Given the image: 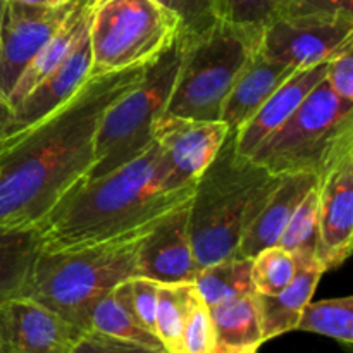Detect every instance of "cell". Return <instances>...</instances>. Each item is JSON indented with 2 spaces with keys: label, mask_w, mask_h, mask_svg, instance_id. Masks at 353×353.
<instances>
[{
  "label": "cell",
  "mask_w": 353,
  "mask_h": 353,
  "mask_svg": "<svg viewBox=\"0 0 353 353\" xmlns=\"http://www.w3.org/2000/svg\"><path fill=\"white\" fill-rule=\"evenodd\" d=\"M145 65L88 76L57 109L0 138V233L37 230L88 178L100 121L141 81Z\"/></svg>",
  "instance_id": "obj_1"
},
{
  "label": "cell",
  "mask_w": 353,
  "mask_h": 353,
  "mask_svg": "<svg viewBox=\"0 0 353 353\" xmlns=\"http://www.w3.org/2000/svg\"><path fill=\"white\" fill-rule=\"evenodd\" d=\"M88 26L90 6H76L74 3L68 19L55 31L54 37L38 50V54L31 59L30 64L24 68V71L17 78L16 85H14L12 92L7 99L10 107L16 105L30 90H33L41 79L47 78L57 65L64 62V59L71 54L76 43L81 40L83 34L88 31Z\"/></svg>",
  "instance_id": "obj_20"
},
{
  "label": "cell",
  "mask_w": 353,
  "mask_h": 353,
  "mask_svg": "<svg viewBox=\"0 0 353 353\" xmlns=\"http://www.w3.org/2000/svg\"><path fill=\"white\" fill-rule=\"evenodd\" d=\"M283 6L285 0H214V17L262 31L281 16Z\"/></svg>",
  "instance_id": "obj_29"
},
{
  "label": "cell",
  "mask_w": 353,
  "mask_h": 353,
  "mask_svg": "<svg viewBox=\"0 0 353 353\" xmlns=\"http://www.w3.org/2000/svg\"><path fill=\"white\" fill-rule=\"evenodd\" d=\"M178 353H214V327L209 307L196 293L183 326Z\"/></svg>",
  "instance_id": "obj_30"
},
{
  "label": "cell",
  "mask_w": 353,
  "mask_h": 353,
  "mask_svg": "<svg viewBox=\"0 0 353 353\" xmlns=\"http://www.w3.org/2000/svg\"><path fill=\"white\" fill-rule=\"evenodd\" d=\"M10 117H12V107H10V103L6 99L0 97V137L6 133L7 126L10 123Z\"/></svg>",
  "instance_id": "obj_36"
},
{
  "label": "cell",
  "mask_w": 353,
  "mask_h": 353,
  "mask_svg": "<svg viewBox=\"0 0 353 353\" xmlns=\"http://www.w3.org/2000/svg\"><path fill=\"white\" fill-rule=\"evenodd\" d=\"M353 48V19L347 17L281 16L261 33L259 52L293 68L333 61Z\"/></svg>",
  "instance_id": "obj_9"
},
{
  "label": "cell",
  "mask_w": 353,
  "mask_h": 353,
  "mask_svg": "<svg viewBox=\"0 0 353 353\" xmlns=\"http://www.w3.org/2000/svg\"><path fill=\"white\" fill-rule=\"evenodd\" d=\"M68 353H168L164 348L145 347L133 341L85 331Z\"/></svg>",
  "instance_id": "obj_33"
},
{
  "label": "cell",
  "mask_w": 353,
  "mask_h": 353,
  "mask_svg": "<svg viewBox=\"0 0 353 353\" xmlns=\"http://www.w3.org/2000/svg\"><path fill=\"white\" fill-rule=\"evenodd\" d=\"M179 19L183 33H200L216 21L214 0H157Z\"/></svg>",
  "instance_id": "obj_31"
},
{
  "label": "cell",
  "mask_w": 353,
  "mask_h": 353,
  "mask_svg": "<svg viewBox=\"0 0 353 353\" xmlns=\"http://www.w3.org/2000/svg\"><path fill=\"white\" fill-rule=\"evenodd\" d=\"M74 3L40 7L0 0V97L9 99L31 59L54 37Z\"/></svg>",
  "instance_id": "obj_10"
},
{
  "label": "cell",
  "mask_w": 353,
  "mask_h": 353,
  "mask_svg": "<svg viewBox=\"0 0 353 353\" xmlns=\"http://www.w3.org/2000/svg\"><path fill=\"white\" fill-rule=\"evenodd\" d=\"M196 293L207 307L255 293L252 285V259L231 257L200 269L193 279Z\"/></svg>",
  "instance_id": "obj_24"
},
{
  "label": "cell",
  "mask_w": 353,
  "mask_h": 353,
  "mask_svg": "<svg viewBox=\"0 0 353 353\" xmlns=\"http://www.w3.org/2000/svg\"><path fill=\"white\" fill-rule=\"evenodd\" d=\"M316 183L317 176L310 172L283 176L274 192L245 230L233 257L254 259L259 252L276 247L293 212Z\"/></svg>",
  "instance_id": "obj_17"
},
{
  "label": "cell",
  "mask_w": 353,
  "mask_h": 353,
  "mask_svg": "<svg viewBox=\"0 0 353 353\" xmlns=\"http://www.w3.org/2000/svg\"><path fill=\"white\" fill-rule=\"evenodd\" d=\"M324 274L319 264L296 268L295 278L283 292L276 295H257L259 317H261L262 340L268 341L281 334L295 331L300 316L307 303L312 300L321 276Z\"/></svg>",
  "instance_id": "obj_19"
},
{
  "label": "cell",
  "mask_w": 353,
  "mask_h": 353,
  "mask_svg": "<svg viewBox=\"0 0 353 353\" xmlns=\"http://www.w3.org/2000/svg\"><path fill=\"white\" fill-rule=\"evenodd\" d=\"M281 16L347 17V19H353V0H285Z\"/></svg>",
  "instance_id": "obj_34"
},
{
  "label": "cell",
  "mask_w": 353,
  "mask_h": 353,
  "mask_svg": "<svg viewBox=\"0 0 353 353\" xmlns=\"http://www.w3.org/2000/svg\"><path fill=\"white\" fill-rule=\"evenodd\" d=\"M209 312L214 327V353H241L264 343L255 293L216 303L209 307Z\"/></svg>",
  "instance_id": "obj_21"
},
{
  "label": "cell",
  "mask_w": 353,
  "mask_h": 353,
  "mask_svg": "<svg viewBox=\"0 0 353 353\" xmlns=\"http://www.w3.org/2000/svg\"><path fill=\"white\" fill-rule=\"evenodd\" d=\"M178 186L157 140L128 164L71 190L37 228L41 252H68L162 219L192 199Z\"/></svg>",
  "instance_id": "obj_2"
},
{
  "label": "cell",
  "mask_w": 353,
  "mask_h": 353,
  "mask_svg": "<svg viewBox=\"0 0 353 353\" xmlns=\"http://www.w3.org/2000/svg\"><path fill=\"white\" fill-rule=\"evenodd\" d=\"M196 290L193 283H161L155 310V336L168 353H178L183 326Z\"/></svg>",
  "instance_id": "obj_26"
},
{
  "label": "cell",
  "mask_w": 353,
  "mask_h": 353,
  "mask_svg": "<svg viewBox=\"0 0 353 353\" xmlns=\"http://www.w3.org/2000/svg\"><path fill=\"white\" fill-rule=\"evenodd\" d=\"M295 274V259L279 245L265 248L252 259V285L257 295H276L283 292Z\"/></svg>",
  "instance_id": "obj_28"
},
{
  "label": "cell",
  "mask_w": 353,
  "mask_h": 353,
  "mask_svg": "<svg viewBox=\"0 0 353 353\" xmlns=\"http://www.w3.org/2000/svg\"><path fill=\"white\" fill-rule=\"evenodd\" d=\"M52 353H68V352H52Z\"/></svg>",
  "instance_id": "obj_40"
},
{
  "label": "cell",
  "mask_w": 353,
  "mask_h": 353,
  "mask_svg": "<svg viewBox=\"0 0 353 353\" xmlns=\"http://www.w3.org/2000/svg\"><path fill=\"white\" fill-rule=\"evenodd\" d=\"M181 31L157 0H95L90 6V76L145 65Z\"/></svg>",
  "instance_id": "obj_8"
},
{
  "label": "cell",
  "mask_w": 353,
  "mask_h": 353,
  "mask_svg": "<svg viewBox=\"0 0 353 353\" xmlns=\"http://www.w3.org/2000/svg\"><path fill=\"white\" fill-rule=\"evenodd\" d=\"M83 333L26 296L0 302V353L69 352Z\"/></svg>",
  "instance_id": "obj_12"
},
{
  "label": "cell",
  "mask_w": 353,
  "mask_h": 353,
  "mask_svg": "<svg viewBox=\"0 0 353 353\" xmlns=\"http://www.w3.org/2000/svg\"><path fill=\"white\" fill-rule=\"evenodd\" d=\"M12 2L26 3V6H40V7H57L64 6L69 0H12Z\"/></svg>",
  "instance_id": "obj_37"
},
{
  "label": "cell",
  "mask_w": 353,
  "mask_h": 353,
  "mask_svg": "<svg viewBox=\"0 0 353 353\" xmlns=\"http://www.w3.org/2000/svg\"><path fill=\"white\" fill-rule=\"evenodd\" d=\"M90 68H92V54H90L88 31H86L71 54L64 59V62L12 107V117L2 137H10L26 130L62 105L86 81L90 76Z\"/></svg>",
  "instance_id": "obj_15"
},
{
  "label": "cell",
  "mask_w": 353,
  "mask_h": 353,
  "mask_svg": "<svg viewBox=\"0 0 353 353\" xmlns=\"http://www.w3.org/2000/svg\"><path fill=\"white\" fill-rule=\"evenodd\" d=\"M261 30L216 19L200 33H183L181 62L164 116L219 121L238 72L261 41Z\"/></svg>",
  "instance_id": "obj_6"
},
{
  "label": "cell",
  "mask_w": 353,
  "mask_h": 353,
  "mask_svg": "<svg viewBox=\"0 0 353 353\" xmlns=\"http://www.w3.org/2000/svg\"><path fill=\"white\" fill-rule=\"evenodd\" d=\"M134 316L138 317L141 326L155 334V310H157V295L161 283L154 279L133 276L128 279Z\"/></svg>",
  "instance_id": "obj_32"
},
{
  "label": "cell",
  "mask_w": 353,
  "mask_h": 353,
  "mask_svg": "<svg viewBox=\"0 0 353 353\" xmlns=\"http://www.w3.org/2000/svg\"><path fill=\"white\" fill-rule=\"evenodd\" d=\"M348 152H353V102L338 97L324 78L248 157L276 176L310 172L319 179Z\"/></svg>",
  "instance_id": "obj_5"
},
{
  "label": "cell",
  "mask_w": 353,
  "mask_h": 353,
  "mask_svg": "<svg viewBox=\"0 0 353 353\" xmlns=\"http://www.w3.org/2000/svg\"><path fill=\"white\" fill-rule=\"evenodd\" d=\"M281 178L240 154L236 133L228 131L190 199L188 231L199 271L233 257L245 230Z\"/></svg>",
  "instance_id": "obj_3"
},
{
  "label": "cell",
  "mask_w": 353,
  "mask_h": 353,
  "mask_svg": "<svg viewBox=\"0 0 353 353\" xmlns=\"http://www.w3.org/2000/svg\"><path fill=\"white\" fill-rule=\"evenodd\" d=\"M86 331L133 341V343L145 345V347L164 348L159 338L148 330H145L138 317L134 316L128 281L117 285L116 288L110 290L107 295H103L95 303V307L90 312L88 330Z\"/></svg>",
  "instance_id": "obj_22"
},
{
  "label": "cell",
  "mask_w": 353,
  "mask_h": 353,
  "mask_svg": "<svg viewBox=\"0 0 353 353\" xmlns=\"http://www.w3.org/2000/svg\"><path fill=\"white\" fill-rule=\"evenodd\" d=\"M278 245L295 259L296 268L317 262V245H319V185L309 190L300 205L286 224Z\"/></svg>",
  "instance_id": "obj_25"
},
{
  "label": "cell",
  "mask_w": 353,
  "mask_h": 353,
  "mask_svg": "<svg viewBox=\"0 0 353 353\" xmlns=\"http://www.w3.org/2000/svg\"><path fill=\"white\" fill-rule=\"evenodd\" d=\"M327 64L300 68L264 102V105L236 131V148L240 154L250 155L272 131L278 130L309 97V93L326 78Z\"/></svg>",
  "instance_id": "obj_16"
},
{
  "label": "cell",
  "mask_w": 353,
  "mask_h": 353,
  "mask_svg": "<svg viewBox=\"0 0 353 353\" xmlns=\"http://www.w3.org/2000/svg\"><path fill=\"white\" fill-rule=\"evenodd\" d=\"M40 252L37 230L0 233V302L21 296Z\"/></svg>",
  "instance_id": "obj_23"
},
{
  "label": "cell",
  "mask_w": 353,
  "mask_h": 353,
  "mask_svg": "<svg viewBox=\"0 0 353 353\" xmlns=\"http://www.w3.org/2000/svg\"><path fill=\"white\" fill-rule=\"evenodd\" d=\"M159 221L76 250L40 252L21 296L34 300L68 324L86 331L95 303L137 276L138 248Z\"/></svg>",
  "instance_id": "obj_4"
},
{
  "label": "cell",
  "mask_w": 353,
  "mask_h": 353,
  "mask_svg": "<svg viewBox=\"0 0 353 353\" xmlns=\"http://www.w3.org/2000/svg\"><path fill=\"white\" fill-rule=\"evenodd\" d=\"M241 353H259V348H252V350H245Z\"/></svg>",
  "instance_id": "obj_39"
},
{
  "label": "cell",
  "mask_w": 353,
  "mask_h": 353,
  "mask_svg": "<svg viewBox=\"0 0 353 353\" xmlns=\"http://www.w3.org/2000/svg\"><path fill=\"white\" fill-rule=\"evenodd\" d=\"M72 3H76V6H92L95 0H71Z\"/></svg>",
  "instance_id": "obj_38"
},
{
  "label": "cell",
  "mask_w": 353,
  "mask_h": 353,
  "mask_svg": "<svg viewBox=\"0 0 353 353\" xmlns=\"http://www.w3.org/2000/svg\"><path fill=\"white\" fill-rule=\"evenodd\" d=\"M228 131L221 121H188L168 116L159 119L155 140L164 150L176 185H195L216 157Z\"/></svg>",
  "instance_id": "obj_14"
},
{
  "label": "cell",
  "mask_w": 353,
  "mask_h": 353,
  "mask_svg": "<svg viewBox=\"0 0 353 353\" xmlns=\"http://www.w3.org/2000/svg\"><path fill=\"white\" fill-rule=\"evenodd\" d=\"M295 330L323 334L350 347L353 343V296L321 302L310 300Z\"/></svg>",
  "instance_id": "obj_27"
},
{
  "label": "cell",
  "mask_w": 353,
  "mask_h": 353,
  "mask_svg": "<svg viewBox=\"0 0 353 353\" xmlns=\"http://www.w3.org/2000/svg\"><path fill=\"white\" fill-rule=\"evenodd\" d=\"M317 262L324 272L350 257L353 245V152L338 159L319 179Z\"/></svg>",
  "instance_id": "obj_11"
},
{
  "label": "cell",
  "mask_w": 353,
  "mask_h": 353,
  "mask_svg": "<svg viewBox=\"0 0 353 353\" xmlns=\"http://www.w3.org/2000/svg\"><path fill=\"white\" fill-rule=\"evenodd\" d=\"M326 83L338 97L353 102V48L330 61Z\"/></svg>",
  "instance_id": "obj_35"
},
{
  "label": "cell",
  "mask_w": 353,
  "mask_h": 353,
  "mask_svg": "<svg viewBox=\"0 0 353 353\" xmlns=\"http://www.w3.org/2000/svg\"><path fill=\"white\" fill-rule=\"evenodd\" d=\"M190 200L165 214L141 240L137 255V276L157 283H193L195 264L188 231Z\"/></svg>",
  "instance_id": "obj_13"
},
{
  "label": "cell",
  "mask_w": 353,
  "mask_h": 353,
  "mask_svg": "<svg viewBox=\"0 0 353 353\" xmlns=\"http://www.w3.org/2000/svg\"><path fill=\"white\" fill-rule=\"evenodd\" d=\"M296 68L283 62H276L257 50L248 57L241 71L238 72L230 93L221 109L219 121L228 130L236 133L276 92L279 85L286 81Z\"/></svg>",
  "instance_id": "obj_18"
},
{
  "label": "cell",
  "mask_w": 353,
  "mask_h": 353,
  "mask_svg": "<svg viewBox=\"0 0 353 353\" xmlns=\"http://www.w3.org/2000/svg\"><path fill=\"white\" fill-rule=\"evenodd\" d=\"M183 45L185 34L179 31L145 65L141 81L107 110L97 130L95 161L88 178L103 176L128 164L154 143L155 126L164 116L178 76Z\"/></svg>",
  "instance_id": "obj_7"
}]
</instances>
